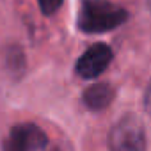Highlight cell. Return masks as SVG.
<instances>
[{"instance_id":"7","label":"cell","mask_w":151,"mask_h":151,"mask_svg":"<svg viewBox=\"0 0 151 151\" xmlns=\"http://www.w3.org/2000/svg\"><path fill=\"white\" fill-rule=\"evenodd\" d=\"M37 2H39L41 13L45 16H52V14H55L60 9V6H62L64 0H37Z\"/></svg>"},{"instance_id":"8","label":"cell","mask_w":151,"mask_h":151,"mask_svg":"<svg viewBox=\"0 0 151 151\" xmlns=\"http://www.w3.org/2000/svg\"><path fill=\"white\" fill-rule=\"evenodd\" d=\"M144 109H146V112H147V116L151 117V82L147 84V89H146V93H144Z\"/></svg>"},{"instance_id":"6","label":"cell","mask_w":151,"mask_h":151,"mask_svg":"<svg viewBox=\"0 0 151 151\" xmlns=\"http://www.w3.org/2000/svg\"><path fill=\"white\" fill-rule=\"evenodd\" d=\"M7 66L14 73L23 71V68H25V57H23V53H22L20 48H9V52H7Z\"/></svg>"},{"instance_id":"4","label":"cell","mask_w":151,"mask_h":151,"mask_svg":"<svg viewBox=\"0 0 151 151\" xmlns=\"http://www.w3.org/2000/svg\"><path fill=\"white\" fill-rule=\"evenodd\" d=\"M112 59H114L112 48L105 43H96L80 55V59L77 60V66H75V71L82 78H87V80L96 78L109 68Z\"/></svg>"},{"instance_id":"2","label":"cell","mask_w":151,"mask_h":151,"mask_svg":"<svg viewBox=\"0 0 151 151\" xmlns=\"http://www.w3.org/2000/svg\"><path fill=\"white\" fill-rule=\"evenodd\" d=\"M110 151H147L146 132L139 117L126 114L123 116L109 133Z\"/></svg>"},{"instance_id":"1","label":"cell","mask_w":151,"mask_h":151,"mask_svg":"<svg viewBox=\"0 0 151 151\" xmlns=\"http://www.w3.org/2000/svg\"><path fill=\"white\" fill-rule=\"evenodd\" d=\"M128 20V11L107 0H84L78 11V29L86 34L110 32Z\"/></svg>"},{"instance_id":"9","label":"cell","mask_w":151,"mask_h":151,"mask_svg":"<svg viewBox=\"0 0 151 151\" xmlns=\"http://www.w3.org/2000/svg\"><path fill=\"white\" fill-rule=\"evenodd\" d=\"M146 4H147V7H149V11H151V0H146Z\"/></svg>"},{"instance_id":"3","label":"cell","mask_w":151,"mask_h":151,"mask_svg":"<svg viewBox=\"0 0 151 151\" xmlns=\"http://www.w3.org/2000/svg\"><path fill=\"white\" fill-rule=\"evenodd\" d=\"M48 144L46 133L32 123H22L11 128L2 144V151H43Z\"/></svg>"},{"instance_id":"10","label":"cell","mask_w":151,"mask_h":151,"mask_svg":"<svg viewBox=\"0 0 151 151\" xmlns=\"http://www.w3.org/2000/svg\"><path fill=\"white\" fill-rule=\"evenodd\" d=\"M52 151H60V149H59V147H55V149H52Z\"/></svg>"},{"instance_id":"5","label":"cell","mask_w":151,"mask_h":151,"mask_svg":"<svg viewBox=\"0 0 151 151\" xmlns=\"http://www.w3.org/2000/svg\"><path fill=\"white\" fill-rule=\"evenodd\" d=\"M114 96H116L114 87H112L110 84L101 82V84H94V86L87 87V89L84 91V94H82V101H84V105H86L89 110L98 112V110L107 109V107L112 103Z\"/></svg>"}]
</instances>
